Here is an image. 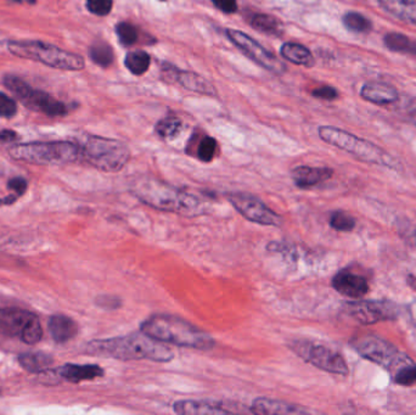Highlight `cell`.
<instances>
[{"instance_id": "6da1fadb", "label": "cell", "mask_w": 416, "mask_h": 415, "mask_svg": "<svg viewBox=\"0 0 416 415\" xmlns=\"http://www.w3.org/2000/svg\"><path fill=\"white\" fill-rule=\"evenodd\" d=\"M86 352L120 360H146L170 363L174 360L173 349L143 331L112 339L94 340L87 344Z\"/></svg>"}, {"instance_id": "7a4b0ae2", "label": "cell", "mask_w": 416, "mask_h": 415, "mask_svg": "<svg viewBox=\"0 0 416 415\" xmlns=\"http://www.w3.org/2000/svg\"><path fill=\"white\" fill-rule=\"evenodd\" d=\"M131 192L141 203L160 211L190 218L199 217L206 213L205 203L194 194L152 178L136 181L132 185Z\"/></svg>"}, {"instance_id": "3957f363", "label": "cell", "mask_w": 416, "mask_h": 415, "mask_svg": "<svg viewBox=\"0 0 416 415\" xmlns=\"http://www.w3.org/2000/svg\"><path fill=\"white\" fill-rule=\"evenodd\" d=\"M141 331L161 342L186 349L210 351L216 346V340L208 333L171 314L151 315L141 323Z\"/></svg>"}, {"instance_id": "277c9868", "label": "cell", "mask_w": 416, "mask_h": 415, "mask_svg": "<svg viewBox=\"0 0 416 415\" xmlns=\"http://www.w3.org/2000/svg\"><path fill=\"white\" fill-rule=\"evenodd\" d=\"M8 50L14 56L35 61L56 70L82 71L86 67L83 56L42 41H11L8 43Z\"/></svg>"}, {"instance_id": "5b68a950", "label": "cell", "mask_w": 416, "mask_h": 415, "mask_svg": "<svg viewBox=\"0 0 416 415\" xmlns=\"http://www.w3.org/2000/svg\"><path fill=\"white\" fill-rule=\"evenodd\" d=\"M318 133L323 142L351 154L363 163H372L385 167H396L395 158L383 149L375 145L374 142L356 137L351 133L342 131L336 127L323 126L319 128Z\"/></svg>"}, {"instance_id": "8992f818", "label": "cell", "mask_w": 416, "mask_h": 415, "mask_svg": "<svg viewBox=\"0 0 416 415\" xmlns=\"http://www.w3.org/2000/svg\"><path fill=\"white\" fill-rule=\"evenodd\" d=\"M78 145L87 163L102 172H118L131 158L126 144L116 139L87 136Z\"/></svg>"}, {"instance_id": "52a82bcc", "label": "cell", "mask_w": 416, "mask_h": 415, "mask_svg": "<svg viewBox=\"0 0 416 415\" xmlns=\"http://www.w3.org/2000/svg\"><path fill=\"white\" fill-rule=\"evenodd\" d=\"M14 160L33 165H65L77 161L80 155L78 144L71 142H35L17 144L9 149Z\"/></svg>"}, {"instance_id": "ba28073f", "label": "cell", "mask_w": 416, "mask_h": 415, "mask_svg": "<svg viewBox=\"0 0 416 415\" xmlns=\"http://www.w3.org/2000/svg\"><path fill=\"white\" fill-rule=\"evenodd\" d=\"M3 84L14 94V97L32 111L40 112L49 117H64L69 113L65 102L51 97L46 91L35 89L20 77L6 75Z\"/></svg>"}, {"instance_id": "9c48e42d", "label": "cell", "mask_w": 416, "mask_h": 415, "mask_svg": "<svg viewBox=\"0 0 416 415\" xmlns=\"http://www.w3.org/2000/svg\"><path fill=\"white\" fill-rule=\"evenodd\" d=\"M351 344L363 358L381 365L382 368L393 373L403 365L411 363V360L403 355L396 346L377 335H359L352 340Z\"/></svg>"}, {"instance_id": "30bf717a", "label": "cell", "mask_w": 416, "mask_h": 415, "mask_svg": "<svg viewBox=\"0 0 416 415\" xmlns=\"http://www.w3.org/2000/svg\"><path fill=\"white\" fill-rule=\"evenodd\" d=\"M290 349L300 358L314 365L318 369L331 374L348 375L350 369L346 360L337 351L324 344H316L309 340H296L290 344Z\"/></svg>"}, {"instance_id": "8fae6325", "label": "cell", "mask_w": 416, "mask_h": 415, "mask_svg": "<svg viewBox=\"0 0 416 415\" xmlns=\"http://www.w3.org/2000/svg\"><path fill=\"white\" fill-rule=\"evenodd\" d=\"M226 35L234 46H237L246 56H248L251 60L257 62L260 66L266 68L268 71L275 73V75L285 73L286 70H287L285 64L279 60L274 54H271V51H268L266 48H263L252 37L246 35L241 30H231V28H228L226 30Z\"/></svg>"}, {"instance_id": "7c38bea8", "label": "cell", "mask_w": 416, "mask_h": 415, "mask_svg": "<svg viewBox=\"0 0 416 415\" xmlns=\"http://www.w3.org/2000/svg\"><path fill=\"white\" fill-rule=\"evenodd\" d=\"M229 203L235 208L250 222L257 223L261 225L279 227L282 223V218L268 208L266 203H262L260 199L253 195L245 193H229L226 195Z\"/></svg>"}, {"instance_id": "4fadbf2b", "label": "cell", "mask_w": 416, "mask_h": 415, "mask_svg": "<svg viewBox=\"0 0 416 415\" xmlns=\"http://www.w3.org/2000/svg\"><path fill=\"white\" fill-rule=\"evenodd\" d=\"M347 313L363 325L392 320L398 317V306L391 301H356L346 304Z\"/></svg>"}, {"instance_id": "5bb4252c", "label": "cell", "mask_w": 416, "mask_h": 415, "mask_svg": "<svg viewBox=\"0 0 416 415\" xmlns=\"http://www.w3.org/2000/svg\"><path fill=\"white\" fill-rule=\"evenodd\" d=\"M161 76L165 81L173 84H179L188 91L204 94V95H210V97H217L216 88L213 86L211 82L207 81L206 78L195 72L183 71L170 62L163 61L161 64Z\"/></svg>"}, {"instance_id": "9a60e30c", "label": "cell", "mask_w": 416, "mask_h": 415, "mask_svg": "<svg viewBox=\"0 0 416 415\" xmlns=\"http://www.w3.org/2000/svg\"><path fill=\"white\" fill-rule=\"evenodd\" d=\"M332 288L350 299H363L369 293V283L361 274L343 269L332 278Z\"/></svg>"}, {"instance_id": "2e32d148", "label": "cell", "mask_w": 416, "mask_h": 415, "mask_svg": "<svg viewBox=\"0 0 416 415\" xmlns=\"http://www.w3.org/2000/svg\"><path fill=\"white\" fill-rule=\"evenodd\" d=\"M35 314L20 308H0V334L20 338Z\"/></svg>"}, {"instance_id": "e0dca14e", "label": "cell", "mask_w": 416, "mask_h": 415, "mask_svg": "<svg viewBox=\"0 0 416 415\" xmlns=\"http://www.w3.org/2000/svg\"><path fill=\"white\" fill-rule=\"evenodd\" d=\"M361 97L365 102H371L379 107H387L399 99V93L396 86L383 83V82H368L361 86Z\"/></svg>"}, {"instance_id": "ac0fdd59", "label": "cell", "mask_w": 416, "mask_h": 415, "mask_svg": "<svg viewBox=\"0 0 416 415\" xmlns=\"http://www.w3.org/2000/svg\"><path fill=\"white\" fill-rule=\"evenodd\" d=\"M250 412L260 415L307 414L308 410L279 400L260 397L252 402Z\"/></svg>"}, {"instance_id": "d6986e66", "label": "cell", "mask_w": 416, "mask_h": 415, "mask_svg": "<svg viewBox=\"0 0 416 415\" xmlns=\"http://www.w3.org/2000/svg\"><path fill=\"white\" fill-rule=\"evenodd\" d=\"M332 174H334V171L331 168L300 166V167L292 169L291 177L296 187L300 189H309V187H316L318 184L330 179Z\"/></svg>"}, {"instance_id": "ffe728a7", "label": "cell", "mask_w": 416, "mask_h": 415, "mask_svg": "<svg viewBox=\"0 0 416 415\" xmlns=\"http://www.w3.org/2000/svg\"><path fill=\"white\" fill-rule=\"evenodd\" d=\"M173 410L181 415L229 414L230 410L223 405L208 400H177Z\"/></svg>"}, {"instance_id": "44dd1931", "label": "cell", "mask_w": 416, "mask_h": 415, "mask_svg": "<svg viewBox=\"0 0 416 415\" xmlns=\"http://www.w3.org/2000/svg\"><path fill=\"white\" fill-rule=\"evenodd\" d=\"M61 378L78 384L87 380H96L102 378L105 371L96 365H65L57 370Z\"/></svg>"}, {"instance_id": "7402d4cb", "label": "cell", "mask_w": 416, "mask_h": 415, "mask_svg": "<svg viewBox=\"0 0 416 415\" xmlns=\"http://www.w3.org/2000/svg\"><path fill=\"white\" fill-rule=\"evenodd\" d=\"M390 15L416 27V0H377Z\"/></svg>"}, {"instance_id": "603a6c76", "label": "cell", "mask_w": 416, "mask_h": 415, "mask_svg": "<svg viewBox=\"0 0 416 415\" xmlns=\"http://www.w3.org/2000/svg\"><path fill=\"white\" fill-rule=\"evenodd\" d=\"M48 326L53 339L59 344H65L67 341L73 339L78 333V325L75 320L64 314L53 315L49 319Z\"/></svg>"}, {"instance_id": "cb8c5ba5", "label": "cell", "mask_w": 416, "mask_h": 415, "mask_svg": "<svg viewBox=\"0 0 416 415\" xmlns=\"http://www.w3.org/2000/svg\"><path fill=\"white\" fill-rule=\"evenodd\" d=\"M280 54L285 60L298 66L313 67L316 65V59L311 51L298 43H285L281 46Z\"/></svg>"}, {"instance_id": "d4e9b609", "label": "cell", "mask_w": 416, "mask_h": 415, "mask_svg": "<svg viewBox=\"0 0 416 415\" xmlns=\"http://www.w3.org/2000/svg\"><path fill=\"white\" fill-rule=\"evenodd\" d=\"M53 357L44 352H27L19 356V363L30 373L46 371L53 365Z\"/></svg>"}, {"instance_id": "484cf974", "label": "cell", "mask_w": 416, "mask_h": 415, "mask_svg": "<svg viewBox=\"0 0 416 415\" xmlns=\"http://www.w3.org/2000/svg\"><path fill=\"white\" fill-rule=\"evenodd\" d=\"M383 43L387 49L391 51L416 57V41L411 39L410 37L397 32H390L383 37Z\"/></svg>"}, {"instance_id": "4316f807", "label": "cell", "mask_w": 416, "mask_h": 415, "mask_svg": "<svg viewBox=\"0 0 416 415\" xmlns=\"http://www.w3.org/2000/svg\"><path fill=\"white\" fill-rule=\"evenodd\" d=\"M251 26L268 36L280 37L284 33V26L280 20L266 14H257L251 20Z\"/></svg>"}, {"instance_id": "83f0119b", "label": "cell", "mask_w": 416, "mask_h": 415, "mask_svg": "<svg viewBox=\"0 0 416 415\" xmlns=\"http://www.w3.org/2000/svg\"><path fill=\"white\" fill-rule=\"evenodd\" d=\"M150 55L144 50L129 51L125 59V65L128 68V71L133 73L134 76H141L146 73L150 67Z\"/></svg>"}, {"instance_id": "f1b7e54d", "label": "cell", "mask_w": 416, "mask_h": 415, "mask_svg": "<svg viewBox=\"0 0 416 415\" xmlns=\"http://www.w3.org/2000/svg\"><path fill=\"white\" fill-rule=\"evenodd\" d=\"M89 57L91 61L102 68H107L114 64L115 60V53L105 42H96L93 46L89 48Z\"/></svg>"}, {"instance_id": "f546056e", "label": "cell", "mask_w": 416, "mask_h": 415, "mask_svg": "<svg viewBox=\"0 0 416 415\" xmlns=\"http://www.w3.org/2000/svg\"><path fill=\"white\" fill-rule=\"evenodd\" d=\"M181 128H183V122L181 118L168 116L157 122L155 132L162 139L172 140V139H176L181 134Z\"/></svg>"}, {"instance_id": "4dcf8cb0", "label": "cell", "mask_w": 416, "mask_h": 415, "mask_svg": "<svg viewBox=\"0 0 416 415\" xmlns=\"http://www.w3.org/2000/svg\"><path fill=\"white\" fill-rule=\"evenodd\" d=\"M342 21H343V25L347 30L356 32V33H369L372 30L371 21L356 11H348L343 15Z\"/></svg>"}, {"instance_id": "1f68e13d", "label": "cell", "mask_w": 416, "mask_h": 415, "mask_svg": "<svg viewBox=\"0 0 416 415\" xmlns=\"http://www.w3.org/2000/svg\"><path fill=\"white\" fill-rule=\"evenodd\" d=\"M116 35L123 46H131L136 44L139 39V30L131 22H120L116 26Z\"/></svg>"}, {"instance_id": "d6a6232c", "label": "cell", "mask_w": 416, "mask_h": 415, "mask_svg": "<svg viewBox=\"0 0 416 415\" xmlns=\"http://www.w3.org/2000/svg\"><path fill=\"white\" fill-rule=\"evenodd\" d=\"M217 149H218V142L215 138L204 137L197 144L196 157L202 163H211L216 157Z\"/></svg>"}, {"instance_id": "836d02e7", "label": "cell", "mask_w": 416, "mask_h": 415, "mask_svg": "<svg viewBox=\"0 0 416 415\" xmlns=\"http://www.w3.org/2000/svg\"><path fill=\"white\" fill-rule=\"evenodd\" d=\"M356 219L348 213L336 211L330 217V227L337 232H351L356 228Z\"/></svg>"}, {"instance_id": "e575fe53", "label": "cell", "mask_w": 416, "mask_h": 415, "mask_svg": "<svg viewBox=\"0 0 416 415\" xmlns=\"http://www.w3.org/2000/svg\"><path fill=\"white\" fill-rule=\"evenodd\" d=\"M393 380L398 385H416V365L413 362L403 365L401 368L395 371Z\"/></svg>"}, {"instance_id": "d590c367", "label": "cell", "mask_w": 416, "mask_h": 415, "mask_svg": "<svg viewBox=\"0 0 416 415\" xmlns=\"http://www.w3.org/2000/svg\"><path fill=\"white\" fill-rule=\"evenodd\" d=\"M43 336V329H42V325H40L39 320L37 318V315H35L33 318L30 319V323L26 326L24 334L21 336V340L27 344H35L38 341H40Z\"/></svg>"}, {"instance_id": "8d00e7d4", "label": "cell", "mask_w": 416, "mask_h": 415, "mask_svg": "<svg viewBox=\"0 0 416 415\" xmlns=\"http://www.w3.org/2000/svg\"><path fill=\"white\" fill-rule=\"evenodd\" d=\"M88 11L96 16H107L114 8V0H87Z\"/></svg>"}, {"instance_id": "74e56055", "label": "cell", "mask_w": 416, "mask_h": 415, "mask_svg": "<svg viewBox=\"0 0 416 415\" xmlns=\"http://www.w3.org/2000/svg\"><path fill=\"white\" fill-rule=\"evenodd\" d=\"M17 115V102L6 93L0 91V117L12 118Z\"/></svg>"}, {"instance_id": "f35d334b", "label": "cell", "mask_w": 416, "mask_h": 415, "mask_svg": "<svg viewBox=\"0 0 416 415\" xmlns=\"http://www.w3.org/2000/svg\"><path fill=\"white\" fill-rule=\"evenodd\" d=\"M311 95L314 98H318V99H321V100L332 102V100H336L338 95H340V93L334 86H323L311 91Z\"/></svg>"}, {"instance_id": "ab89813d", "label": "cell", "mask_w": 416, "mask_h": 415, "mask_svg": "<svg viewBox=\"0 0 416 415\" xmlns=\"http://www.w3.org/2000/svg\"><path fill=\"white\" fill-rule=\"evenodd\" d=\"M96 304L101 308L117 309L122 306V301L118 297H115V296H105L104 295V296H99L96 299Z\"/></svg>"}, {"instance_id": "60d3db41", "label": "cell", "mask_w": 416, "mask_h": 415, "mask_svg": "<svg viewBox=\"0 0 416 415\" xmlns=\"http://www.w3.org/2000/svg\"><path fill=\"white\" fill-rule=\"evenodd\" d=\"M212 3L218 10H221V12L228 14V15L235 14L237 11V1L236 0H212Z\"/></svg>"}, {"instance_id": "b9f144b4", "label": "cell", "mask_w": 416, "mask_h": 415, "mask_svg": "<svg viewBox=\"0 0 416 415\" xmlns=\"http://www.w3.org/2000/svg\"><path fill=\"white\" fill-rule=\"evenodd\" d=\"M27 187H28V183L26 181L25 178L22 177H16L12 178L8 183V187L12 190V192H15L19 196L20 195H24L26 193V190H27Z\"/></svg>"}, {"instance_id": "7bdbcfd3", "label": "cell", "mask_w": 416, "mask_h": 415, "mask_svg": "<svg viewBox=\"0 0 416 415\" xmlns=\"http://www.w3.org/2000/svg\"><path fill=\"white\" fill-rule=\"evenodd\" d=\"M19 139V134L12 129L0 131V142H14Z\"/></svg>"}, {"instance_id": "ee69618b", "label": "cell", "mask_w": 416, "mask_h": 415, "mask_svg": "<svg viewBox=\"0 0 416 415\" xmlns=\"http://www.w3.org/2000/svg\"><path fill=\"white\" fill-rule=\"evenodd\" d=\"M406 113L409 121L416 127V99L409 102V105L406 107Z\"/></svg>"}, {"instance_id": "f6af8a7d", "label": "cell", "mask_w": 416, "mask_h": 415, "mask_svg": "<svg viewBox=\"0 0 416 415\" xmlns=\"http://www.w3.org/2000/svg\"><path fill=\"white\" fill-rule=\"evenodd\" d=\"M17 200V195H10V196H6L4 199H0V206H4V205H10V203H15Z\"/></svg>"}, {"instance_id": "bcb514c9", "label": "cell", "mask_w": 416, "mask_h": 415, "mask_svg": "<svg viewBox=\"0 0 416 415\" xmlns=\"http://www.w3.org/2000/svg\"><path fill=\"white\" fill-rule=\"evenodd\" d=\"M17 3H26V4H35L37 0H16Z\"/></svg>"}, {"instance_id": "7dc6e473", "label": "cell", "mask_w": 416, "mask_h": 415, "mask_svg": "<svg viewBox=\"0 0 416 415\" xmlns=\"http://www.w3.org/2000/svg\"><path fill=\"white\" fill-rule=\"evenodd\" d=\"M160 1H165V0H160Z\"/></svg>"}]
</instances>
